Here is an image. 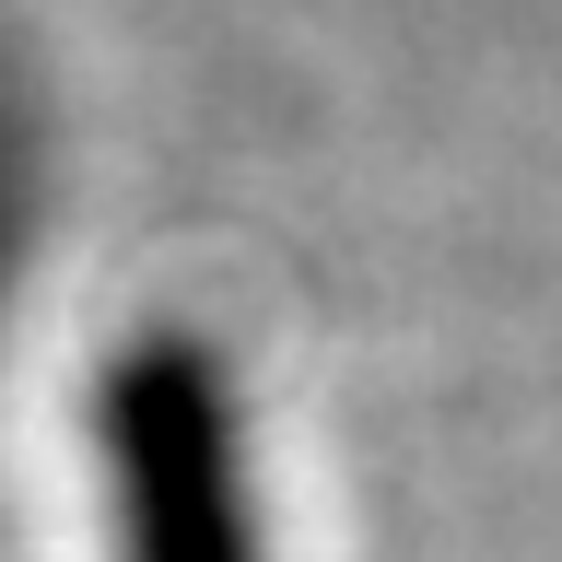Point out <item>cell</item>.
<instances>
[{
  "label": "cell",
  "instance_id": "6da1fadb",
  "mask_svg": "<svg viewBox=\"0 0 562 562\" xmlns=\"http://www.w3.org/2000/svg\"><path fill=\"white\" fill-rule=\"evenodd\" d=\"M117 562H258L235 386L200 340H130L94 398Z\"/></svg>",
  "mask_w": 562,
  "mask_h": 562
}]
</instances>
